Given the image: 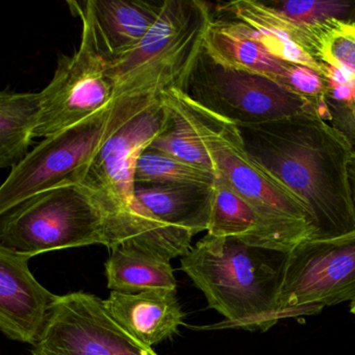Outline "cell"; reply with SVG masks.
Returning <instances> with one entry per match:
<instances>
[{
  "mask_svg": "<svg viewBox=\"0 0 355 355\" xmlns=\"http://www.w3.org/2000/svg\"><path fill=\"white\" fill-rule=\"evenodd\" d=\"M213 11L215 15L234 20L247 36L257 41L275 57L311 68L322 76L325 74L327 65L307 55L288 35L278 30L261 0L220 3Z\"/></svg>",
  "mask_w": 355,
  "mask_h": 355,
  "instance_id": "2e32d148",
  "label": "cell"
},
{
  "mask_svg": "<svg viewBox=\"0 0 355 355\" xmlns=\"http://www.w3.org/2000/svg\"><path fill=\"white\" fill-rule=\"evenodd\" d=\"M171 121V112L157 97L107 139L80 176L78 184L87 187L112 216L124 246L143 250L134 199L135 169L139 157Z\"/></svg>",
  "mask_w": 355,
  "mask_h": 355,
  "instance_id": "52a82bcc",
  "label": "cell"
},
{
  "mask_svg": "<svg viewBox=\"0 0 355 355\" xmlns=\"http://www.w3.org/2000/svg\"><path fill=\"white\" fill-rule=\"evenodd\" d=\"M164 103L171 112V123L153 140L148 148L215 173L211 157L196 130L175 107L165 101Z\"/></svg>",
  "mask_w": 355,
  "mask_h": 355,
  "instance_id": "603a6c76",
  "label": "cell"
},
{
  "mask_svg": "<svg viewBox=\"0 0 355 355\" xmlns=\"http://www.w3.org/2000/svg\"><path fill=\"white\" fill-rule=\"evenodd\" d=\"M33 355H159L137 340L95 295L59 296Z\"/></svg>",
  "mask_w": 355,
  "mask_h": 355,
  "instance_id": "8fae6325",
  "label": "cell"
},
{
  "mask_svg": "<svg viewBox=\"0 0 355 355\" xmlns=\"http://www.w3.org/2000/svg\"><path fill=\"white\" fill-rule=\"evenodd\" d=\"M315 59L355 78V20L326 22L317 34Z\"/></svg>",
  "mask_w": 355,
  "mask_h": 355,
  "instance_id": "cb8c5ba5",
  "label": "cell"
},
{
  "mask_svg": "<svg viewBox=\"0 0 355 355\" xmlns=\"http://www.w3.org/2000/svg\"><path fill=\"white\" fill-rule=\"evenodd\" d=\"M82 40L71 57H62L49 86L41 91L35 136L49 138L105 111L115 103L116 83L90 24L80 18Z\"/></svg>",
  "mask_w": 355,
  "mask_h": 355,
  "instance_id": "9c48e42d",
  "label": "cell"
},
{
  "mask_svg": "<svg viewBox=\"0 0 355 355\" xmlns=\"http://www.w3.org/2000/svg\"><path fill=\"white\" fill-rule=\"evenodd\" d=\"M355 300V230L304 240L290 251L279 297V317L313 315Z\"/></svg>",
  "mask_w": 355,
  "mask_h": 355,
  "instance_id": "30bf717a",
  "label": "cell"
},
{
  "mask_svg": "<svg viewBox=\"0 0 355 355\" xmlns=\"http://www.w3.org/2000/svg\"><path fill=\"white\" fill-rule=\"evenodd\" d=\"M157 97H120L105 111L44 139L12 168L0 188V215L51 189L78 184L83 172L107 139Z\"/></svg>",
  "mask_w": 355,
  "mask_h": 355,
  "instance_id": "8992f818",
  "label": "cell"
},
{
  "mask_svg": "<svg viewBox=\"0 0 355 355\" xmlns=\"http://www.w3.org/2000/svg\"><path fill=\"white\" fill-rule=\"evenodd\" d=\"M159 96L188 119L211 157L216 176L257 211L279 248L291 251L309 239L304 205L251 159L236 124L197 105L178 89L163 91Z\"/></svg>",
  "mask_w": 355,
  "mask_h": 355,
  "instance_id": "3957f363",
  "label": "cell"
},
{
  "mask_svg": "<svg viewBox=\"0 0 355 355\" xmlns=\"http://www.w3.org/2000/svg\"><path fill=\"white\" fill-rule=\"evenodd\" d=\"M350 311L351 313H353V315H355V300L351 302Z\"/></svg>",
  "mask_w": 355,
  "mask_h": 355,
  "instance_id": "484cf974",
  "label": "cell"
},
{
  "mask_svg": "<svg viewBox=\"0 0 355 355\" xmlns=\"http://www.w3.org/2000/svg\"><path fill=\"white\" fill-rule=\"evenodd\" d=\"M184 93L197 105L238 126L299 114L318 115L315 105L306 99L265 76L217 63L205 47L189 76Z\"/></svg>",
  "mask_w": 355,
  "mask_h": 355,
  "instance_id": "ba28073f",
  "label": "cell"
},
{
  "mask_svg": "<svg viewBox=\"0 0 355 355\" xmlns=\"http://www.w3.org/2000/svg\"><path fill=\"white\" fill-rule=\"evenodd\" d=\"M216 174L147 148L137 161L135 184H190L214 186Z\"/></svg>",
  "mask_w": 355,
  "mask_h": 355,
  "instance_id": "7402d4cb",
  "label": "cell"
},
{
  "mask_svg": "<svg viewBox=\"0 0 355 355\" xmlns=\"http://www.w3.org/2000/svg\"><path fill=\"white\" fill-rule=\"evenodd\" d=\"M326 91L319 117L348 143L355 155V78L327 65Z\"/></svg>",
  "mask_w": 355,
  "mask_h": 355,
  "instance_id": "ffe728a7",
  "label": "cell"
},
{
  "mask_svg": "<svg viewBox=\"0 0 355 355\" xmlns=\"http://www.w3.org/2000/svg\"><path fill=\"white\" fill-rule=\"evenodd\" d=\"M41 113L39 93L0 94V167H14L28 155L36 138Z\"/></svg>",
  "mask_w": 355,
  "mask_h": 355,
  "instance_id": "ac0fdd59",
  "label": "cell"
},
{
  "mask_svg": "<svg viewBox=\"0 0 355 355\" xmlns=\"http://www.w3.org/2000/svg\"><path fill=\"white\" fill-rule=\"evenodd\" d=\"M90 245L112 250L120 238L112 216L83 184L51 189L1 215L0 248L30 259Z\"/></svg>",
  "mask_w": 355,
  "mask_h": 355,
  "instance_id": "277c9868",
  "label": "cell"
},
{
  "mask_svg": "<svg viewBox=\"0 0 355 355\" xmlns=\"http://www.w3.org/2000/svg\"><path fill=\"white\" fill-rule=\"evenodd\" d=\"M105 263L107 288L135 294L143 291L167 288L176 291V279L170 261L135 247L112 249Z\"/></svg>",
  "mask_w": 355,
  "mask_h": 355,
  "instance_id": "e0dca14e",
  "label": "cell"
},
{
  "mask_svg": "<svg viewBox=\"0 0 355 355\" xmlns=\"http://www.w3.org/2000/svg\"><path fill=\"white\" fill-rule=\"evenodd\" d=\"M105 302L112 315L148 347L173 336L184 324L176 291L157 288L135 294L112 291Z\"/></svg>",
  "mask_w": 355,
  "mask_h": 355,
  "instance_id": "9a60e30c",
  "label": "cell"
},
{
  "mask_svg": "<svg viewBox=\"0 0 355 355\" xmlns=\"http://www.w3.org/2000/svg\"><path fill=\"white\" fill-rule=\"evenodd\" d=\"M164 3L143 0L68 1L71 13L90 24L99 51L109 64L142 42L157 24Z\"/></svg>",
  "mask_w": 355,
  "mask_h": 355,
  "instance_id": "4fadbf2b",
  "label": "cell"
},
{
  "mask_svg": "<svg viewBox=\"0 0 355 355\" xmlns=\"http://www.w3.org/2000/svg\"><path fill=\"white\" fill-rule=\"evenodd\" d=\"M349 182H350L351 196L355 209V155H351L348 163Z\"/></svg>",
  "mask_w": 355,
  "mask_h": 355,
  "instance_id": "d4e9b609",
  "label": "cell"
},
{
  "mask_svg": "<svg viewBox=\"0 0 355 355\" xmlns=\"http://www.w3.org/2000/svg\"><path fill=\"white\" fill-rule=\"evenodd\" d=\"M290 251L207 234L182 257V271L202 291L226 327L269 329L280 320L279 297Z\"/></svg>",
  "mask_w": 355,
  "mask_h": 355,
  "instance_id": "7a4b0ae2",
  "label": "cell"
},
{
  "mask_svg": "<svg viewBox=\"0 0 355 355\" xmlns=\"http://www.w3.org/2000/svg\"><path fill=\"white\" fill-rule=\"evenodd\" d=\"M267 3L309 37L315 49V57L317 34L326 22L334 19L355 20V1L267 0Z\"/></svg>",
  "mask_w": 355,
  "mask_h": 355,
  "instance_id": "44dd1931",
  "label": "cell"
},
{
  "mask_svg": "<svg viewBox=\"0 0 355 355\" xmlns=\"http://www.w3.org/2000/svg\"><path fill=\"white\" fill-rule=\"evenodd\" d=\"M238 128L251 159L304 205L309 240L354 232L348 175L352 151L331 126L315 114H299Z\"/></svg>",
  "mask_w": 355,
  "mask_h": 355,
  "instance_id": "6da1fadb",
  "label": "cell"
},
{
  "mask_svg": "<svg viewBox=\"0 0 355 355\" xmlns=\"http://www.w3.org/2000/svg\"><path fill=\"white\" fill-rule=\"evenodd\" d=\"M213 16V6L205 1L166 0L157 24L142 42L110 64L115 101L130 95L159 96L169 89L186 92Z\"/></svg>",
  "mask_w": 355,
  "mask_h": 355,
  "instance_id": "5b68a950",
  "label": "cell"
},
{
  "mask_svg": "<svg viewBox=\"0 0 355 355\" xmlns=\"http://www.w3.org/2000/svg\"><path fill=\"white\" fill-rule=\"evenodd\" d=\"M213 15L203 47L217 63L265 76L291 91V83L298 64L272 55L263 45L247 36L234 20Z\"/></svg>",
  "mask_w": 355,
  "mask_h": 355,
  "instance_id": "5bb4252c",
  "label": "cell"
},
{
  "mask_svg": "<svg viewBox=\"0 0 355 355\" xmlns=\"http://www.w3.org/2000/svg\"><path fill=\"white\" fill-rule=\"evenodd\" d=\"M28 261L0 248V329L11 340L35 346L59 296L37 282Z\"/></svg>",
  "mask_w": 355,
  "mask_h": 355,
  "instance_id": "7c38bea8",
  "label": "cell"
},
{
  "mask_svg": "<svg viewBox=\"0 0 355 355\" xmlns=\"http://www.w3.org/2000/svg\"><path fill=\"white\" fill-rule=\"evenodd\" d=\"M207 234L279 248L257 211L221 178H216ZM282 249V248H279Z\"/></svg>",
  "mask_w": 355,
  "mask_h": 355,
  "instance_id": "d6986e66",
  "label": "cell"
}]
</instances>
